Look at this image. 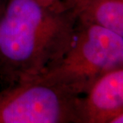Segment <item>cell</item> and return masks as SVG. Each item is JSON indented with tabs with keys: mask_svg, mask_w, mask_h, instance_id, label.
Here are the masks:
<instances>
[{
	"mask_svg": "<svg viewBox=\"0 0 123 123\" xmlns=\"http://www.w3.org/2000/svg\"><path fill=\"white\" fill-rule=\"evenodd\" d=\"M122 66V36L76 21L67 49L37 78L82 96L101 76Z\"/></svg>",
	"mask_w": 123,
	"mask_h": 123,
	"instance_id": "2",
	"label": "cell"
},
{
	"mask_svg": "<svg viewBox=\"0 0 123 123\" xmlns=\"http://www.w3.org/2000/svg\"><path fill=\"white\" fill-rule=\"evenodd\" d=\"M76 20L123 37V0H82L71 10Z\"/></svg>",
	"mask_w": 123,
	"mask_h": 123,
	"instance_id": "5",
	"label": "cell"
},
{
	"mask_svg": "<svg viewBox=\"0 0 123 123\" xmlns=\"http://www.w3.org/2000/svg\"><path fill=\"white\" fill-rule=\"evenodd\" d=\"M43 5L44 6L46 7H52V8H63L62 6L61 0H35ZM64 9V8H63Z\"/></svg>",
	"mask_w": 123,
	"mask_h": 123,
	"instance_id": "6",
	"label": "cell"
},
{
	"mask_svg": "<svg viewBox=\"0 0 123 123\" xmlns=\"http://www.w3.org/2000/svg\"><path fill=\"white\" fill-rule=\"evenodd\" d=\"M78 96L34 78L0 90V123H80Z\"/></svg>",
	"mask_w": 123,
	"mask_h": 123,
	"instance_id": "3",
	"label": "cell"
},
{
	"mask_svg": "<svg viewBox=\"0 0 123 123\" xmlns=\"http://www.w3.org/2000/svg\"><path fill=\"white\" fill-rule=\"evenodd\" d=\"M80 123H111L123 114V66L95 81L78 105Z\"/></svg>",
	"mask_w": 123,
	"mask_h": 123,
	"instance_id": "4",
	"label": "cell"
},
{
	"mask_svg": "<svg viewBox=\"0 0 123 123\" xmlns=\"http://www.w3.org/2000/svg\"><path fill=\"white\" fill-rule=\"evenodd\" d=\"M82 0H61L62 6L65 10H72Z\"/></svg>",
	"mask_w": 123,
	"mask_h": 123,
	"instance_id": "7",
	"label": "cell"
},
{
	"mask_svg": "<svg viewBox=\"0 0 123 123\" xmlns=\"http://www.w3.org/2000/svg\"><path fill=\"white\" fill-rule=\"evenodd\" d=\"M76 21L71 10L6 0L0 12L1 80L10 85L41 75L67 49Z\"/></svg>",
	"mask_w": 123,
	"mask_h": 123,
	"instance_id": "1",
	"label": "cell"
}]
</instances>
